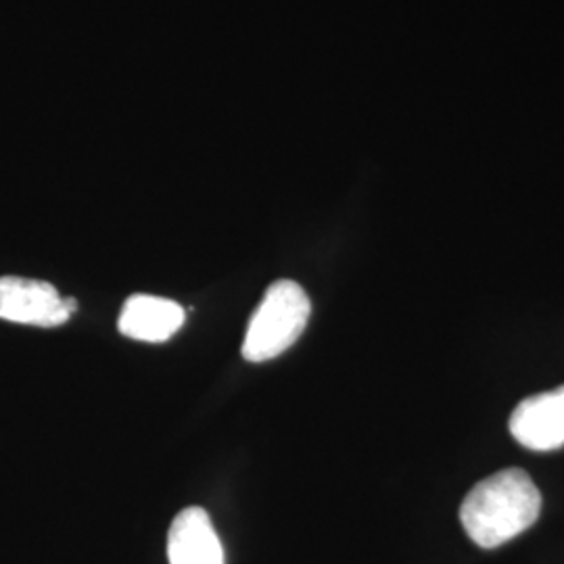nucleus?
Listing matches in <instances>:
<instances>
[{"instance_id":"1","label":"nucleus","mask_w":564,"mask_h":564,"mask_svg":"<svg viewBox=\"0 0 564 564\" xmlns=\"http://www.w3.org/2000/svg\"><path fill=\"white\" fill-rule=\"evenodd\" d=\"M542 494L523 468H505L475 485L460 506V523L481 547H498L533 527Z\"/></svg>"},{"instance_id":"2","label":"nucleus","mask_w":564,"mask_h":564,"mask_svg":"<svg viewBox=\"0 0 564 564\" xmlns=\"http://www.w3.org/2000/svg\"><path fill=\"white\" fill-rule=\"evenodd\" d=\"M310 314L312 303L297 282H272L247 326L245 360L260 364L281 356L302 337Z\"/></svg>"},{"instance_id":"3","label":"nucleus","mask_w":564,"mask_h":564,"mask_svg":"<svg viewBox=\"0 0 564 564\" xmlns=\"http://www.w3.org/2000/svg\"><path fill=\"white\" fill-rule=\"evenodd\" d=\"M74 310H78L76 300H63L51 282L0 279V318L7 323L55 328L67 323Z\"/></svg>"},{"instance_id":"4","label":"nucleus","mask_w":564,"mask_h":564,"mask_svg":"<svg viewBox=\"0 0 564 564\" xmlns=\"http://www.w3.org/2000/svg\"><path fill=\"white\" fill-rule=\"evenodd\" d=\"M510 433L533 452H552L564 445V384L531 395L510 416Z\"/></svg>"},{"instance_id":"5","label":"nucleus","mask_w":564,"mask_h":564,"mask_svg":"<svg viewBox=\"0 0 564 564\" xmlns=\"http://www.w3.org/2000/svg\"><path fill=\"white\" fill-rule=\"evenodd\" d=\"M170 564H224L220 538L203 508H186L167 533Z\"/></svg>"},{"instance_id":"6","label":"nucleus","mask_w":564,"mask_h":564,"mask_svg":"<svg viewBox=\"0 0 564 564\" xmlns=\"http://www.w3.org/2000/svg\"><path fill=\"white\" fill-rule=\"evenodd\" d=\"M182 324L181 303L153 295H132L121 307L118 328L121 335L137 341L163 343L174 337Z\"/></svg>"}]
</instances>
